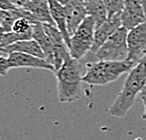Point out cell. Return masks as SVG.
Segmentation results:
<instances>
[{
    "label": "cell",
    "mask_w": 146,
    "mask_h": 140,
    "mask_svg": "<svg viewBox=\"0 0 146 140\" xmlns=\"http://www.w3.org/2000/svg\"><path fill=\"white\" fill-rule=\"evenodd\" d=\"M146 86V65L139 62L128 74L123 87L109 108V113L116 118H123L133 106L138 94Z\"/></svg>",
    "instance_id": "6da1fadb"
},
{
    "label": "cell",
    "mask_w": 146,
    "mask_h": 140,
    "mask_svg": "<svg viewBox=\"0 0 146 140\" xmlns=\"http://www.w3.org/2000/svg\"><path fill=\"white\" fill-rule=\"evenodd\" d=\"M55 75L58 98L61 102H72L80 98L83 77L81 76L78 60L70 56Z\"/></svg>",
    "instance_id": "7a4b0ae2"
},
{
    "label": "cell",
    "mask_w": 146,
    "mask_h": 140,
    "mask_svg": "<svg viewBox=\"0 0 146 140\" xmlns=\"http://www.w3.org/2000/svg\"><path fill=\"white\" fill-rule=\"evenodd\" d=\"M129 61H100L88 68L83 81L92 85H106L135 66Z\"/></svg>",
    "instance_id": "3957f363"
},
{
    "label": "cell",
    "mask_w": 146,
    "mask_h": 140,
    "mask_svg": "<svg viewBox=\"0 0 146 140\" xmlns=\"http://www.w3.org/2000/svg\"><path fill=\"white\" fill-rule=\"evenodd\" d=\"M95 30V21L92 17L87 16L70 37L68 49L73 59H81L87 51L91 50L94 42Z\"/></svg>",
    "instance_id": "277c9868"
},
{
    "label": "cell",
    "mask_w": 146,
    "mask_h": 140,
    "mask_svg": "<svg viewBox=\"0 0 146 140\" xmlns=\"http://www.w3.org/2000/svg\"><path fill=\"white\" fill-rule=\"evenodd\" d=\"M128 30L121 27L96 51L100 61H126L128 57Z\"/></svg>",
    "instance_id": "5b68a950"
},
{
    "label": "cell",
    "mask_w": 146,
    "mask_h": 140,
    "mask_svg": "<svg viewBox=\"0 0 146 140\" xmlns=\"http://www.w3.org/2000/svg\"><path fill=\"white\" fill-rule=\"evenodd\" d=\"M126 61L138 63L146 54V22L128 31Z\"/></svg>",
    "instance_id": "8992f818"
},
{
    "label": "cell",
    "mask_w": 146,
    "mask_h": 140,
    "mask_svg": "<svg viewBox=\"0 0 146 140\" xmlns=\"http://www.w3.org/2000/svg\"><path fill=\"white\" fill-rule=\"evenodd\" d=\"M121 18L122 27L131 30L146 22V13L141 5L136 0H125Z\"/></svg>",
    "instance_id": "52a82bcc"
},
{
    "label": "cell",
    "mask_w": 146,
    "mask_h": 140,
    "mask_svg": "<svg viewBox=\"0 0 146 140\" xmlns=\"http://www.w3.org/2000/svg\"><path fill=\"white\" fill-rule=\"evenodd\" d=\"M66 17V28L71 37L76 30L87 16L84 0H68V4L65 6Z\"/></svg>",
    "instance_id": "ba28073f"
},
{
    "label": "cell",
    "mask_w": 146,
    "mask_h": 140,
    "mask_svg": "<svg viewBox=\"0 0 146 140\" xmlns=\"http://www.w3.org/2000/svg\"><path fill=\"white\" fill-rule=\"evenodd\" d=\"M8 60L11 68L30 67V68L46 69V70H50L52 72H55L54 66L50 65L46 60L33 56V55L31 54L21 53V52H13V53L9 54Z\"/></svg>",
    "instance_id": "9c48e42d"
},
{
    "label": "cell",
    "mask_w": 146,
    "mask_h": 140,
    "mask_svg": "<svg viewBox=\"0 0 146 140\" xmlns=\"http://www.w3.org/2000/svg\"><path fill=\"white\" fill-rule=\"evenodd\" d=\"M121 27L122 25L121 13H119L114 16L108 17V19L106 22H104L102 25L96 28L94 42H93V46L91 48V51L93 53H96V51L100 48V46L104 43H106V40H108V38H110Z\"/></svg>",
    "instance_id": "30bf717a"
},
{
    "label": "cell",
    "mask_w": 146,
    "mask_h": 140,
    "mask_svg": "<svg viewBox=\"0 0 146 140\" xmlns=\"http://www.w3.org/2000/svg\"><path fill=\"white\" fill-rule=\"evenodd\" d=\"M0 52L7 53L8 55L13 53V52H21V53L31 54L45 59V54H44L42 48L34 39L18 41V42L11 44L6 48H0Z\"/></svg>",
    "instance_id": "8fae6325"
},
{
    "label": "cell",
    "mask_w": 146,
    "mask_h": 140,
    "mask_svg": "<svg viewBox=\"0 0 146 140\" xmlns=\"http://www.w3.org/2000/svg\"><path fill=\"white\" fill-rule=\"evenodd\" d=\"M33 39L39 44L42 50L45 54V59L50 63L54 65V52H53V43L46 33L43 27V23L38 22L33 26Z\"/></svg>",
    "instance_id": "7c38bea8"
},
{
    "label": "cell",
    "mask_w": 146,
    "mask_h": 140,
    "mask_svg": "<svg viewBox=\"0 0 146 140\" xmlns=\"http://www.w3.org/2000/svg\"><path fill=\"white\" fill-rule=\"evenodd\" d=\"M25 9L35 17L38 22L56 27V24L51 16L48 0H31Z\"/></svg>",
    "instance_id": "4fadbf2b"
},
{
    "label": "cell",
    "mask_w": 146,
    "mask_h": 140,
    "mask_svg": "<svg viewBox=\"0 0 146 140\" xmlns=\"http://www.w3.org/2000/svg\"><path fill=\"white\" fill-rule=\"evenodd\" d=\"M49 4V9H50V13L53 18L55 24H56L57 28L61 31L64 40L68 46H69V37L68 28H66V11H65V6L60 4L57 0H48Z\"/></svg>",
    "instance_id": "5bb4252c"
},
{
    "label": "cell",
    "mask_w": 146,
    "mask_h": 140,
    "mask_svg": "<svg viewBox=\"0 0 146 140\" xmlns=\"http://www.w3.org/2000/svg\"><path fill=\"white\" fill-rule=\"evenodd\" d=\"M86 8L87 15L95 21L96 28L108 19V13L104 0H86Z\"/></svg>",
    "instance_id": "9a60e30c"
},
{
    "label": "cell",
    "mask_w": 146,
    "mask_h": 140,
    "mask_svg": "<svg viewBox=\"0 0 146 140\" xmlns=\"http://www.w3.org/2000/svg\"><path fill=\"white\" fill-rule=\"evenodd\" d=\"M34 24L31 23L29 20L25 18H18L15 20L11 28V31L15 33H31L33 32V26Z\"/></svg>",
    "instance_id": "2e32d148"
},
{
    "label": "cell",
    "mask_w": 146,
    "mask_h": 140,
    "mask_svg": "<svg viewBox=\"0 0 146 140\" xmlns=\"http://www.w3.org/2000/svg\"><path fill=\"white\" fill-rule=\"evenodd\" d=\"M106 4L108 17L121 13L124 7L125 0H104Z\"/></svg>",
    "instance_id": "e0dca14e"
},
{
    "label": "cell",
    "mask_w": 146,
    "mask_h": 140,
    "mask_svg": "<svg viewBox=\"0 0 146 140\" xmlns=\"http://www.w3.org/2000/svg\"><path fill=\"white\" fill-rule=\"evenodd\" d=\"M11 69L8 58L0 56V76H6Z\"/></svg>",
    "instance_id": "ac0fdd59"
},
{
    "label": "cell",
    "mask_w": 146,
    "mask_h": 140,
    "mask_svg": "<svg viewBox=\"0 0 146 140\" xmlns=\"http://www.w3.org/2000/svg\"><path fill=\"white\" fill-rule=\"evenodd\" d=\"M9 1H10L13 5L15 6L16 8L25 9L31 0H9Z\"/></svg>",
    "instance_id": "d6986e66"
},
{
    "label": "cell",
    "mask_w": 146,
    "mask_h": 140,
    "mask_svg": "<svg viewBox=\"0 0 146 140\" xmlns=\"http://www.w3.org/2000/svg\"><path fill=\"white\" fill-rule=\"evenodd\" d=\"M16 7L14 5H13L9 0H0V9L3 11H10L13 10Z\"/></svg>",
    "instance_id": "ffe728a7"
},
{
    "label": "cell",
    "mask_w": 146,
    "mask_h": 140,
    "mask_svg": "<svg viewBox=\"0 0 146 140\" xmlns=\"http://www.w3.org/2000/svg\"><path fill=\"white\" fill-rule=\"evenodd\" d=\"M141 100H142V102H143V105H144V113H143V115H142V118L146 121V96H142Z\"/></svg>",
    "instance_id": "44dd1931"
},
{
    "label": "cell",
    "mask_w": 146,
    "mask_h": 140,
    "mask_svg": "<svg viewBox=\"0 0 146 140\" xmlns=\"http://www.w3.org/2000/svg\"><path fill=\"white\" fill-rule=\"evenodd\" d=\"M137 2H139V4L141 5V7L143 8V10L145 11V13H146V0H136Z\"/></svg>",
    "instance_id": "7402d4cb"
},
{
    "label": "cell",
    "mask_w": 146,
    "mask_h": 140,
    "mask_svg": "<svg viewBox=\"0 0 146 140\" xmlns=\"http://www.w3.org/2000/svg\"><path fill=\"white\" fill-rule=\"evenodd\" d=\"M58 2L60 3V4H62L63 6H66V4H68V0H57Z\"/></svg>",
    "instance_id": "603a6c76"
},
{
    "label": "cell",
    "mask_w": 146,
    "mask_h": 140,
    "mask_svg": "<svg viewBox=\"0 0 146 140\" xmlns=\"http://www.w3.org/2000/svg\"><path fill=\"white\" fill-rule=\"evenodd\" d=\"M5 32H3V31L0 30V46H1L2 44V41H3V35H4Z\"/></svg>",
    "instance_id": "cb8c5ba5"
},
{
    "label": "cell",
    "mask_w": 146,
    "mask_h": 140,
    "mask_svg": "<svg viewBox=\"0 0 146 140\" xmlns=\"http://www.w3.org/2000/svg\"><path fill=\"white\" fill-rule=\"evenodd\" d=\"M139 62L143 63H145V65H146V54L144 55V56H143V58H142V59H141V61H139Z\"/></svg>",
    "instance_id": "d4e9b609"
},
{
    "label": "cell",
    "mask_w": 146,
    "mask_h": 140,
    "mask_svg": "<svg viewBox=\"0 0 146 140\" xmlns=\"http://www.w3.org/2000/svg\"><path fill=\"white\" fill-rule=\"evenodd\" d=\"M141 97H142V96H146V86L143 88V90H142V91H141Z\"/></svg>",
    "instance_id": "484cf974"
},
{
    "label": "cell",
    "mask_w": 146,
    "mask_h": 140,
    "mask_svg": "<svg viewBox=\"0 0 146 140\" xmlns=\"http://www.w3.org/2000/svg\"><path fill=\"white\" fill-rule=\"evenodd\" d=\"M86 0H84V2H86Z\"/></svg>",
    "instance_id": "4316f807"
}]
</instances>
